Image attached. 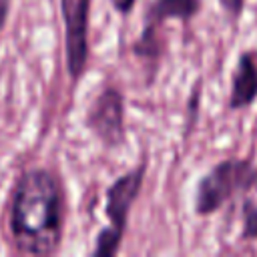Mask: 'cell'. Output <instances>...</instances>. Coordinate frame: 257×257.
Instances as JSON below:
<instances>
[{
  "mask_svg": "<svg viewBox=\"0 0 257 257\" xmlns=\"http://www.w3.org/2000/svg\"><path fill=\"white\" fill-rule=\"evenodd\" d=\"M120 245H122V235H118L110 227H104L96 235V241H94V247H92L90 255H94V257H112V255L118 253Z\"/></svg>",
  "mask_w": 257,
  "mask_h": 257,
  "instance_id": "8",
  "label": "cell"
},
{
  "mask_svg": "<svg viewBox=\"0 0 257 257\" xmlns=\"http://www.w3.org/2000/svg\"><path fill=\"white\" fill-rule=\"evenodd\" d=\"M145 173H147V163H141L139 167L116 177L114 183L106 189L104 215L110 223V229L116 231L118 235H124V231H126L128 213H131L133 203L137 201V197L143 189Z\"/></svg>",
  "mask_w": 257,
  "mask_h": 257,
  "instance_id": "5",
  "label": "cell"
},
{
  "mask_svg": "<svg viewBox=\"0 0 257 257\" xmlns=\"http://www.w3.org/2000/svg\"><path fill=\"white\" fill-rule=\"evenodd\" d=\"M257 187V165L249 159H225L213 165L195 187L193 207L199 217L217 213L239 193Z\"/></svg>",
  "mask_w": 257,
  "mask_h": 257,
  "instance_id": "2",
  "label": "cell"
},
{
  "mask_svg": "<svg viewBox=\"0 0 257 257\" xmlns=\"http://www.w3.org/2000/svg\"><path fill=\"white\" fill-rule=\"evenodd\" d=\"M86 126L106 149H118L124 143L122 92L112 86L102 88L86 110Z\"/></svg>",
  "mask_w": 257,
  "mask_h": 257,
  "instance_id": "4",
  "label": "cell"
},
{
  "mask_svg": "<svg viewBox=\"0 0 257 257\" xmlns=\"http://www.w3.org/2000/svg\"><path fill=\"white\" fill-rule=\"evenodd\" d=\"M241 241H257V201L247 199L241 209Z\"/></svg>",
  "mask_w": 257,
  "mask_h": 257,
  "instance_id": "9",
  "label": "cell"
},
{
  "mask_svg": "<svg viewBox=\"0 0 257 257\" xmlns=\"http://www.w3.org/2000/svg\"><path fill=\"white\" fill-rule=\"evenodd\" d=\"M8 12H10V0H0V32H2V28L6 26Z\"/></svg>",
  "mask_w": 257,
  "mask_h": 257,
  "instance_id": "12",
  "label": "cell"
},
{
  "mask_svg": "<svg viewBox=\"0 0 257 257\" xmlns=\"http://www.w3.org/2000/svg\"><path fill=\"white\" fill-rule=\"evenodd\" d=\"M112 2V6H114V10L118 12V14H131L133 12V8H135V4H137V0H110Z\"/></svg>",
  "mask_w": 257,
  "mask_h": 257,
  "instance_id": "11",
  "label": "cell"
},
{
  "mask_svg": "<svg viewBox=\"0 0 257 257\" xmlns=\"http://www.w3.org/2000/svg\"><path fill=\"white\" fill-rule=\"evenodd\" d=\"M257 100V60L253 52H243L237 58L235 70L231 74L229 108L243 110Z\"/></svg>",
  "mask_w": 257,
  "mask_h": 257,
  "instance_id": "7",
  "label": "cell"
},
{
  "mask_svg": "<svg viewBox=\"0 0 257 257\" xmlns=\"http://www.w3.org/2000/svg\"><path fill=\"white\" fill-rule=\"evenodd\" d=\"M245 4H247V0H219L221 10H223L231 20H239V16H241L243 10H245Z\"/></svg>",
  "mask_w": 257,
  "mask_h": 257,
  "instance_id": "10",
  "label": "cell"
},
{
  "mask_svg": "<svg viewBox=\"0 0 257 257\" xmlns=\"http://www.w3.org/2000/svg\"><path fill=\"white\" fill-rule=\"evenodd\" d=\"M88 12L90 0H60L66 70L74 84L84 74L88 62Z\"/></svg>",
  "mask_w": 257,
  "mask_h": 257,
  "instance_id": "3",
  "label": "cell"
},
{
  "mask_svg": "<svg viewBox=\"0 0 257 257\" xmlns=\"http://www.w3.org/2000/svg\"><path fill=\"white\" fill-rule=\"evenodd\" d=\"M64 229V197L58 179L48 169L24 171L10 197L8 233L16 251L52 255L58 251Z\"/></svg>",
  "mask_w": 257,
  "mask_h": 257,
  "instance_id": "1",
  "label": "cell"
},
{
  "mask_svg": "<svg viewBox=\"0 0 257 257\" xmlns=\"http://www.w3.org/2000/svg\"><path fill=\"white\" fill-rule=\"evenodd\" d=\"M201 0H155L147 12H145V24L139 38L143 40H159L161 24L167 20H179V22H191L199 10Z\"/></svg>",
  "mask_w": 257,
  "mask_h": 257,
  "instance_id": "6",
  "label": "cell"
}]
</instances>
